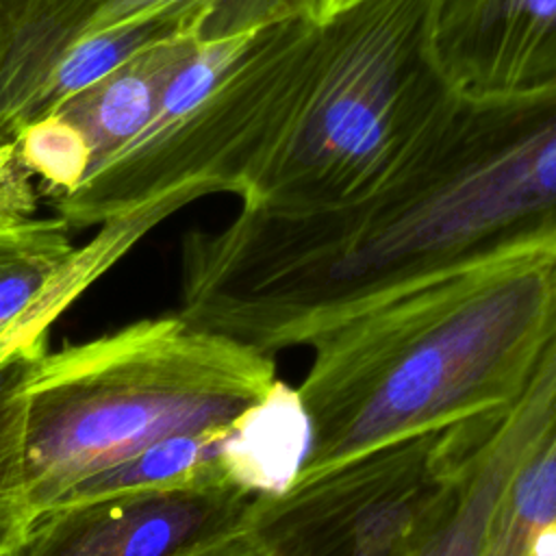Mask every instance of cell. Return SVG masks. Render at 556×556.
Instances as JSON below:
<instances>
[{
    "mask_svg": "<svg viewBox=\"0 0 556 556\" xmlns=\"http://www.w3.org/2000/svg\"><path fill=\"white\" fill-rule=\"evenodd\" d=\"M198 41L195 35L161 39L54 109L85 135L91 169L119 152L150 124L165 87L191 56Z\"/></svg>",
    "mask_w": 556,
    "mask_h": 556,
    "instance_id": "obj_10",
    "label": "cell"
},
{
    "mask_svg": "<svg viewBox=\"0 0 556 556\" xmlns=\"http://www.w3.org/2000/svg\"><path fill=\"white\" fill-rule=\"evenodd\" d=\"M556 235V89L465 100L378 191L332 211L241 206L182 241L187 324L265 354L413 280Z\"/></svg>",
    "mask_w": 556,
    "mask_h": 556,
    "instance_id": "obj_1",
    "label": "cell"
},
{
    "mask_svg": "<svg viewBox=\"0 0 556 556\" xmlns=\"http://www.w3.org/2000/svg\"><path fill=\"white\" fill-rule=\"evenodd\" d=\"M319 20L200 39L150 124L50 206L70 228L213 193L243 195L304 83Z\"/></svg>",
    "mask_w": 556,
    "mask_h": 556,
    "instance_id": "obj_5",
    "label": "cell"
},
{
    "mask_svg": "<svg viewBox=\"0 0 556 556\" xmlns=\"http://www.w3.org/2000/svg\"><path fill=\"white\" fill-rule=\"evenodd\" d=\"M187 556H278V552L254 515L252 497L250 510L241 523Z\"/></svg>",
    "mask_w": 556,
    "mask_h": 556,
    "instance_id": "obj_16",
    "label": "cell"
},
{
    "mask_svg": "<svg viewBox=\"0 0 556 556\" xmlns=\"http://www.w3.org/2000/svg\"><path fill=\"white\" fill-rule=\"evenodd\" d=\"M15 554V552H13ZM13 554H4V556H13Z\"/></svg>",
    "mask_w": 556,
    "mask_h": 556,
    "instance_id": "obj_20",
    "label": "cell"
},
{
    "mask_svg": "<svg viewBox=\"0 0 556 556\" xmlns=\"http://www.w3.org/2000/svg\"><path fill=\"white\" fill-rule=\"evenodd\" d=\"M35 334H37V332H35ZM28 337H33V334H28ZM28 337H24V339H28ZM24 339H20V341H15V343H9V345H2V348H0V361H2V358H4V356H7V354H9L17 343H22Z\"/></svg>",
    "mask_w": 556,
    "mask_h": 556,
    "instance_id": "obj_19",
    "label": "cell"
},
{
    "mask_svg": "<svg viewBox=\"0 0 556 556\" xmlns=\"http://www.w3.org/2000/svg\"><path fill=\"white\" fill-rule=\"evenodd\" d=\"M106 0H0V143L37 119L67 52L96 30Z\"/></svg>",
    "mask_w": 556,
    "mask_h": 556,
    "instance_id": "obj_9",
    "label": "cell"
},
{
    "mask_svg": "<svg viewBox=\"0 0 556 556\" xmlns=\"http://www.w3.org/2000/svg\"><path fill=\"white\" fill-rule=\"evenodd\" d=\"M174 211L148 206L100 226L87 245L59 215H0V348L48 330L96 278Z\"/></svg>",
    "mask_w": 556,
    "mask_h": 556,
    "instance_id": "obj_7",
    "label": "cell"
},
{
    "mask_svg": "<svg viewBox=\"0 0 556 556\" xmlns=\"http://www.w3.org/2000/svg\"><path fill=\"white\" fill-rule=\"evenodd\" d=\"M46 337L24 339L0 361V556L20 547L35 519L24 480V382Z\"/></svg>",
    "mask_w": 556,
    "mask_h": 556,
    "instance_id": "obj_13",
    "label": "cell"
},
{
    "mask_svg": "<svg viewBox=\"0 0 556 556\" xmlns=\"http://www.w3.org/2000/svg\"><path fill=\"white\" fill-rule=\"evenodd\" d=\"M276 380V361L182 317L43 345L24 382V480L35 517L80 480L176 434L228 428Z\"/></svg>",
    "mask_w": 556,
    "mask_h": 556,
    "instance_id": "obj_3",
    "label": "cell"
},
{
    "mask_svg": "<svg viewBox=\"0 0 556 556\" xmlns=\"http://www.w3.org/2000/svg\"><path fill=\"white\" fill-rule=\"evenodd\" d=\"M252 497L215 482L70 502L39 513L13 556H187L241 523Z\"/></svg>",
    "mask_w": 556,
    "mask_h": 556,
    "instance_id": "obj_6",
    "label": "cell"
},
{
    "mask_svg": "<svg viewBox=\"0 0 556 556\" xmlns=\"http://www.w3.org/2000/svg\"><path fill=\"white\" fill-rule=\"evenodd\" d=\"M556 517V424L500 497L480 556H536V530Z\"/></svg>",
    "mask_w": 556,
    "mask_h": 556,
    "instance_id": "obj_14",
    "label": "cell"
},
{
    "mask_svg": "<svg viewBox=\"0 0 556 556\" xmlns=\"http://www.w3.org/2000/svg\"><path fill=\"white\" fill-rule=\"evenodd\" d=\"M228 428L176 434L148 445L122 463L80 480L70 491H65L54 506L124 491L230 482L219 456V447Z\"/></svg>",
    "mask_w": 556,
    "mask_h": 556,
    "instance_id": "obj_12",
    "label": "cell"
},
{
    "mask_svg": "<svg viewBox=\"0 0 556 556\" xmlns=\"http://www.w3.org/2000/svg\"><path fill=\"white\" fill-rule=\"evenodd\" d=\"M434 52L465 100L556 89V0H439Z\"/></svg>",
    "mask_w": 556,
    "mask_h": 556,
    "instance_id": "obj_8",
    "label": "cell"
},
{
    "mask_svg": "<svg viewBox=\"0 0 556 556\" xmlns=\"http://www.w3.org/2000/svg\"><path fill=\"white\" fill-rule=\"evenodd\" d=\"M311 450V419L298 387L274 380L224 434L219 456L230 482L258 497L282 495Z\"/></svg>",
    "mask_w": 556,
    "mask_h": 556,
    "instance_id": "obj_11",
    "label": "cell"
},
{
    "mask_svg": "<svg viewBox=\"0 0 556 556\" xmlns=\"http://www.w3.org/2000/svg\"><path fill=\"white\" fill-rule=\"evenodd\" d=\"M269 536V534H267ZM278 556H354L352 552H345V549H324V552H313V554H304L300 552L295 545H291L289 541L285 539H278V536H269Z\"/></svg>",
    "mask_w": 556,
    "mask_h": 556,
    "instance_id": "obj_17",
    "label": "cell"
},
{
    "mask_svg": "<svg viewBox=\"0 0 556 556\" xmlns=\"http://www.w3.org/2000/svg\"><path fill=\"white\" fill-rule=\"evenodd\" d=\"M554 330L556 235L365 302L306 343L311 450L298 478L513 402Z\"/></svg>",
    "mask_w": 556,
    "mask_h": 556,
    "instance_id": "obj_2",
    "label": "cell"
},
{
    "mask_svg": "<svg viewBox=\"0 0 556 556\" xmlns=\"http://www.w3.org/2000/svg\"><path fill=\"white\" fill-rule=\"evenodd\" d=\"M4 146L48 204L72 193L91 169L85 135L54 111L20 128Z\"/></svg>",
    "mask_w": 556,
    "mask_h": 556,
    "instance_id": "obj_15",
    "label": "cell"
},
{
    "mask_svg": "<svg viewBox=\"0 0 556 556\" xmlns=\"http://www.w3.org/2000/svg\"><path fill=\"white\" fill-rule=\"evenodd\" d=\"M439 0H358L319 20L298 100L241 206L306 215L387 185L460 96L434 52Z\"/></svg>",
    "mask_w": 556,
    "mask_h": 556,
    "instance_id": "obj_4",
    "label": "cell"
},
{
    "mask_svg": "<svg viewBox=\"0 0 556 556\" xmlns=\"http://www.w3.org/2000/svg\"><path fill=\"white\" fill-rule=\"evenodd\" d=\"M354 2H358V0H319L317 15H319V20H326V17H330V15H334V13L343 11V9H348V7L354 4Z\"/></svg>",
    "mask_w": 556,
    "mask_h": 556,
    "instance_id": "obj_18",
    "label": "cell"
}]
</instances>
